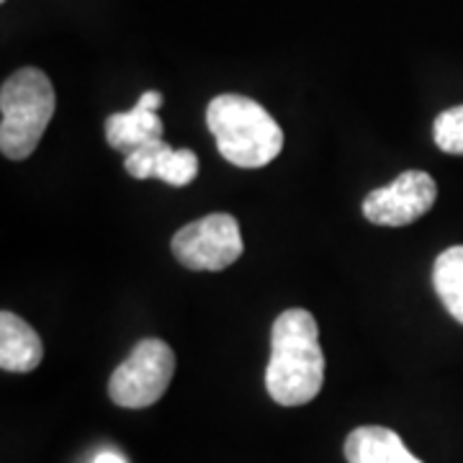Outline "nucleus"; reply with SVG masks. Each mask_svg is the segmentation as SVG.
Segmentation results:
<instances>
[{
  "instance_id": "nucleus-13",
  "label": "nucleus",
  "mask_w": 463,
  "mask_h": 463,
  "mask_svg": "<svg viewBox=\"0 0 463 463\" xmlns=\"http://www.w3.org/2000/svg\"><path fill=\"white\" fill-rule=\"evenodd\" d=\"M93 463H127V461H124V458H121L118 453H111V450H106V453H100L99 458H96Z\"/></svg>"
},
{
  "instance_id": "nucleus-6",
  "label": "nucleus",
  "mask_w": 463,
  "mask_h": 463,
  "mask_svg": "<svg viewBox=\"0 0 463 463\" xmlns=\"http://www.w3.org/2000/svg\"><path fill=\"white\" fill-rule=\"evenodd\" d=\"M438 183L425 170H407L397 181L371 191L364 199V216L379 227H407L430 212Z\"/></svg>"
},
{
  "instance_id": "nucleus-12",
  "label": "nucleus",
  "mask_w": 463,
  "mask_h": 463,
  "mask_svg": "<svg viewBox=\"0 0 463 463\" xmlns=\"http://www.w3.org/2000/svg\"><path fill=\"white\" fill-rule=\"evenodd\" d=\"M435 145L448 155H463V106H453L435 118Z\"/></svg>"
},
{
  "instance_id": "nucleus-4",
  "label": "nucleus",
  "mask_w": 463,
  "mask_h": 463,
  "mask_svg": "<svg viewBox=\"0 0 463 463\" xmlns=\"http://www.w3.org/2000/svg\"><path fill=\"white\" fill-rule=\"evenodd\" d=\"M175 376V353L165 340L147 337L132 347L109 379V397L124 410H145L165 397Z\"/></svg>"
},
{
  "instance_id": "nucleus-2",
  "label": "nucleus",
  "mask_w": 463,
  "mask_h": 463,
  "mask_svg": "<svg viewBox=\"0 0 463 463\" xmlns=\"http://www.w3.org/2000/svg\"><path fill=\"white\" fill-rule=\"evenodd\" d=\"M206 124L219 155L232 165L265 167L281 155L283 129L279 121L248 96H216L206 109Z\"/></svg>"
},
{
  "instance_id": "nucleus-1",
  "label": "nucleus",
  "mask_w": 463,
  "mask_h": 463,
  "mask_svg": "<svg viewBox=\"0 0 463 463\" xmlns=\"http://www.w3.org/2000/svg\"><path fill=\"white\" fill-rule=\"evenodd\" d=\"M325 383V353L312 312L286 309L270 330V361L265 368V389L281 407L309 404Z\"/></svg>"
},
{
  "instance_id": "nucleus-5",
  "label": "nucleus",
  "mask_w": 463,
  "mask_h": 463,
  "mask_svg": "<svg viewBox=\"0 0 463 463\" xmlns=\"http://www.w3.org/2000/svg\"><path fill=\"white\" fill-rule=\"evenodd\" d=\"M170 250L183 268L216 273L237 263L245 252V245L240 222L234 216L209 214L175 232Z\"/></svg>"
},
{
  "instance_id": "nucleus-8",
  "label": "nucleus",
  "mask_w": 463,
  "mask_h": 463,
  "mask_svg": "<svg viewBox=\"0 0 463 463\" xmlns=\"http://www.w3.org/2000/svg\"><path fill=\"white\" fill-rule=\"evenodd\" d=\"M163 106V93L147 90L142 93L139 100L134 103V109L111 114L106 118V142L109 147L121 152V155H132L134 149L145 147L147 142L163 139V118L157 116V109Z\"/></svg>"
},
{
  "instance_id": "nucleus-3",
  "label": "nucleus",
  "mask_w": 463,
  "mask_h": 463,
  "mask_svg": "<svg viewBox=\"0 0 463 463\" xmlns=\"http://www.w3.org/2000/svg\"><path fill=\"white\" fill-rule=\"evenodd\" d=\"M54 88L36 67L16 70L0 88V149L8 160H26L39 147L54 116Z\"/></svg>"
},
{
  "instance_id": "nucleus-11",
  "label": "nucleus",
  "mask_w": 463,
  "mask_h": 463,
  "mask_svg": "<svg viewBox=\"0 0 463 463\" xmlns=\"http://www.w3.org/2000/svg\"><path fill=\"white\" fill-rule=\"evenodd\" d=\"M432 286L448 315L463 325V245L443 250L432 268Z\"/></svg>"
},
{
  "instance_id": "nucleus-9",
  "label": "nucleus",
  "mask_w": 463,
  "mask_h": 463,
  "mask_svg": "<svg viewBox=\"0 0 463 463\" xmlns=\"http://www.w3.org/2000/svg\"><path fill=\"white\" fill-rule=\"evenodd\" d=\"M44 358V343L26 319L14 312L0 315V368L8 373H32Z\"/></svg>"
},
{
  "instance_id": "nucleus-10",
  "label": "nucleus",
  "mask_w": 463,
  "mask_h": 463,
  "mask_svg": "<svg viewBox=\"0 0 463 463\" xmlns=\"http://www.w3.org/2000/svg\"><path fill=\"white\" fill-rule=\"evenodd\" d=\"M347 463H422L402 443L397 432L381 425H364L347 435Z\"/></svg>"
},
{
  "instance_id": "nucleus-7",
  "label": "nucleus",
  "mask_w": 463,
  "mask_h": 463,
  "mask_svg": "<svg viewBox=\"0 0 463 463\" xmlns=\"http://www.w3.org/2000/svg\"><path fill=\"white\" fill-rule=\"evenodd\" d=\"M124 167L137 181L157 178V181H165L167 185L183 188L196 181L199 157L194 149H173L165 139H155L145 147L134 149L132 155H127Z\"/></svg>"
}]
</instances>
